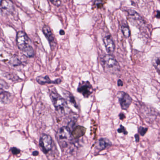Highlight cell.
Listing matches in <instances>:
<instances>
[{"instance_id": "1", "label": "cell", "mask_w": 160, "mask_h": 160, "mask_svg": "<svg viewBox=\"0 0 160 160\" xmlns=\"http://www.w3.org/2000/svg\"><path fill=\"white\" fill-rule=\"evenodd\" d=\"M17 43L18 48L24 55L28 57L34 56V51L31 45V40L23 31H19L17 36Z\"/></svg>"}, {"instance_id": "2", "label": "cell", "mask_w": 160, "mask_h": 160, "mask_svg": "<svg viewBox=\"0 0 160 160\" xmlns=\"http://www.w3.org/2000/svg\"><path fill=\"white\" fill-rule=\"evenodd\" d=\"M56 138L60 147L63 148H67L72 144L73 141L70 128L64 126L60 128L56 133Z\"/></svg>"}, {"instance_id": "3", "label": "cell", "mask_w": 160, "mask_h": 160, "mask_svg": "<svg viewBox=\"0 0 160 160\" xmlns=\"http://www.w3.org/2000/svg\"><path fill=\"white\" fill-rule=\"evenodd\" d=\"M101 64L105 71L111 73H116L120 70V66L114 57L106 55L101 59Z\"/></svg>"}, {"instance_id": "4", "label": "cell", "mask_w": 160, "mask_h": 160, "mask_svg": "<svg viewBox=\"0 0 160 160\" xmlns=\"http://www.w3.org/2000/svg\"><path fill=\"white\" fill-rule=\"evenodd\" d=\"M51 100L56 110L61 112H65L68 108L67 102L64 98L56 92L51 93Z\"/></svg>"}, {"instance_id": "5", "label": "cell", "mask_w": 160, "mask_h": 160, "mask_svg": "<svg viewBox=\"0 0 160 160\" xmlns=\"http://www.w3.org/2000/svg\"><path fill=\"white\" fill-rule=\"evenodd\" d=\"M77 92L80 93L85 98L89 97L94 92V89L89 81H82L77 87Z\"/></svg>"}, {"instance_id": "6", "label": "cell", "mask_w": 160, "mask_h": 160, "mask_svg": "<svg viewBox=\"0 0 160 160\" xmlns=\"http://www.w3.org/2000/svg\"><path fill=\"white\" fill-rule=\"evenodd\" d=\"M53 141L51 137L47 134H43L39 141V146L45 154L49 153L52 148Z\"/></svg>"}, {"instance_id": "7", "label": "cell", "mask_w": 160, "mask_h": 160, "mask_svg": "<svg viewBox=\"0 0 160 160\" xmlns=\"http://www.w3.org/2000/svg\"><path fill=\"white\" fill-rule=\"evenodd\" d=\"M117 97L122 109L127 110L130 106L132 101L130 96L125 92H120L118 93Z\"/></svg>"}, {"instance_id": "8", "label": "cell", "mask_w": 160, "mask_h": 160, "mask_svg": "<svg viewBox=\"0 0 160 160\" xmlns=\"http://www.w3.org/2000/svg\"><path fill=\"white\" fill-rule=\"evenodd\" d=\"M127 12L129 15V20L131 23H134L135 26H141L145 23L141 15H139L135 10L129 9L127 11Z\"/></svg>"}, {"instance_id": "9", "label": "cell", "mask_w": 160, "mask_h": 160, "mask_svg": "<svg viewBox=\"0 0 160 160\" xmlns=\"http://www.w3.org/2000/svg\"><path fill=\"white\" fill-rule=\"evenodd\" d=\"M43 32L49 40L51 48L54 49L56 45V41L52 31L48 26H45L43 28Z\"/></svg>"}, {"instance_id": "10", "label": "cell", "mask_w": 160, "mask_h": 160, "mask_svg": "<svg viewBox=\"0 0 160 160\" xmlns=\"http://www.w3.org/2000/svg\"><path fill=\"white\" fill-rule=\"evenodd\" d=\"M103 43L107 53L112 54L115 51V44L111 35H107L103 39Z\"/></svg>"}, {"instance_id": "11", "label": "cell", "mask_w": 160, "mask_h": 160, "mask_svg": "<svg viewBox=\"0 0 160 160\" xmlns=\"http://www.w3.org/2000/svg\"><path fill=\"white\" fill-rule=\"evenodd\" d=\"M0 6L4 12L9 14H12L15 11L14 4L11 0H2Z\"/></svg>"}, {"instance_id": "12", "label": "cell", "mask_w": 160, "mask_h": 160, "mask_svg": "<svg viewBox=\"0 0 160 160\" xmlns=\"http://www.w3.org/2000/svg\"><path fill=\"white\" fill-rule=\"evenodd\" d=\"M37 81L40 85H44L46 84H59L61 82V80L57 79L56 80H51L49 76H39L37 78Z\"/></svg>"}, {"instance_id": "13", "label": "cell", "mask_w": 160, "mask_h": 160, "mask_svg": "<svg viewBox=\"0 0 160 160\" xmlns=\"http://www.w3.org/2000/svg\"><path fill=\"white\" fill-rule=\"evenodd\" d=\"M111 145V143L107 138H101L98 142L97 148L100 151L105 149Z\"/></svg>"}, {"instance_id": "14", "label": "cell", "mask_w": 160, "mask_h": 160, "mask_svg": "<svg viewBox=\"0 0 160 160\" xmlns=\"http://www.w3.org/2000/svg\"><path fill=\"white\" fill-rule=\"evenodd\" d=\"M63 95H64V96L66 98V100L70 103H71V104L73 106H74L75 107H76V108H78V106H77V102L76 101L73 95L71 94V93L66 91L63 92Z\"/></svg>"}, {"instance_id": "15", "label": "cell", "mask_w": 160, "mask_h": 160, "mask_svg": "<svg viewBox=\"0 0 160 160\" xmlns=\"http://www.w3.org/2000/svg\"><path fill=\"white\" fill-rule=\"evenodd\" d=\"M160 56L159 55H158V56H156L154 57L153 62H152V63H153V66L157 70V72L159 74L160 73Z\"/></svg>"}, {"instance_id": "16", "label": "cell", "mask_w": 160, "mask_h": 160, "mask_svg": "<svg viewBox=\"0 0 160 160\" xmlns=\"http://www.w3.org/2000/svg\"><path fill=\"white\" fill-rule=\"evenodd\" d=\"M122 32L124 36L126 38H128L131 36L130 30L129 29L128 26H122Z\"/></svg>"}, {"instance_id": "17", "label": "cell", "mask_w": 160, "mask_h": 160, "mask_svg": "<svg viewBox=\"0 0 160 160\" xmlns=\"http://www.w3.org/2000/svg\"><path fill=\"white\" fill-rule=\"evenodd\" d=\"M9 97H10V94L8 92H4V91L0 92V99H1L3 101L8 100Z\"/></svg>"}, {"instance_id": "18", "label": "cell", "mask_w": 160, "mask_h": 160, "mask_svg": "<svg viewBox=\"0 0 160 160\" xmlns=\"http://www.w3.org/2000/svg\"><path fill=\"white\" fill-rule=\"evenodd\" d=\"M9 87V86L7 83L2 79H0V90L8 89Z\"/></svg>"}, {"instance_id": "19", "label": "cell", "mask_w": 160, "mask_h": 160, "mask_svg": "<svg viewBox=\"0 0 160 160\" xmlns=\"http://www.w3.org/2000/svg\"><path fill=\"white\" fill-rule=\"evenodd\" d=\"M10 63L13 66H18V65H20L21 62L16 57H15L12 58L10 61Z\"/></svg>"}, {"instance_id": "20", "label": "cell", "mask_w": 160, "mask_h": 160, "mask_svg": "<svg viewBox=\"0 0 160 160\" xmlns=\"http://www.w3.org/2000/svg\"><path fill=\"white\" fill-rule=\"evenodd\" d=\"M148 128L142 127V126H141L138 128V132H139V134H141V135L142 136H143L146 134V133L148 131Z\"/></svg>"}, {"instance_id": "21", "label": "cell", "mask_w": 160, "mask_h": 160, "mask_svg": "<svg viewBox=\"0 0 160 160\" xmlns=\"http://www.w3.org/2000/svg\"><path fill=\"white\" fill-rule=\"evenodd\" d=\"M117 131L118 133H123L124 135H127L128 134V132L125 127L122 125H120V127L118 129Z\"/></svg>"}, {"instance_id": "22", "label": "cell", "mask_w": 160, "mask_h": 160, "mask_svg": "<svg viewBox=\"0 0 160 160\" xmlns=\"http://www.w3.org/2000/svg\"><path fill=\"white\" fill-rule=\"evenodd\" d=\"M53 5L56 7H59L61 4V2L60 0H49Z\"/></svg>"}, {"instance_id": "23", "label": "cell", "mask_w": 160, "mask_h": 160, "mask_svg": "<svg viewBox=\"0 0 160 160\" xmlns=\"http://www.w3.org/2000/svg\"><path fill=\"white\" fill-rule=\"evenodd\" d=\"M11 151H12V153L13 155H17L18 154H19L20 151L19 149L17 148H12L11 149Z\"/></svg>"}, {"instance_id": "24", "label": "cell", "mask_w": 160, "mask_h": 160, "mask_svg": "<svg viewBox=\"0 0 160 160\" xmlns=\"http://www.w3.org/2000/svg\"><path fill=\"white\" fill-rule=\"evenodd\" d=\"M95 1L98 7L100 8L101 6H102V0H96Z\"/></svg>"}, {"instance_id": "25", "label": "cell", "mask_w": 160, "mask_h": 160, "mask_svg": "<svg viewBox=\"0 0 160 160\" xmlns=\"http://www.w3.org/2000/svg\"><path fill=\"white\" fill-rule=\"evenodd\" d=\"M119 117H120V119L121 120H123V119L125 118V115H124V114L123 113H120V114L119 115Z\"/></svg>"}, {"instance_id": "26", "label": "cell", "mask_w": 160, "mask_h": 160, "mask_svg": "<svg viewBox=\"0 0 160 160\" xmlns=\"http://www.w3.org/2000/svg\"><path fill=\"white\" fill-rule=\"evenodd\" d=\"M117 85L119 87H122L123 86V81L121 80H118L117 82Z\"/></svg>"}, {"instance_id": "27", "label": "cell", "mask_w": 160, "mask_h": 160, "mask_svg": "<svg viewBox=\"0 0 160 160\" xmlns=\"http://www.w3.org/2000/svg\"><path fill=\"white\" fill-rule=\"evenodd\" d=\"M135 138L136 141V142L139 141V136H138V134H136L135 135Z\"/></svg>"}, {"instance_id": "28", "label": "cell", "mask_w": 160, "mask_h": 160, "mask_svg": "<svg viewBox=\"0 0 160 160\" xmlns=\"http://www.w3.org/2000/svg\"><path fill=\"white\" fill-rule=\"evenodd\" d=\"M38 154L39 152L37 151H34V152H33V153H32V155H33L34 156H37V155H38Z\"/></svg>"}, {"instance_id": "29", "label": "cell", "mask_w": 160, "mask_h": 160, "mask_svg": "<svg viewBox=\"0 0 160 160\" xmlns=\"http://www.w3.org/2000/svg\"><path fill=\"white\" fill-rule=\"evenodd\" d=\"M65 34V32L63 30H61L60 31V34L61 35H63Z\"/></svg>"}, {"instance_id": "30", "label": "cell", "mask_w": 160, "mask_h": 160, "mask_svg": "<svg viewBox=\"0 0 160 160\" xmlns=\"http://www.w3.org/2000/svg\"><path fill=\"white\" fill-rule=\"evenodd\" d=\"M156 17L157 18H158V19H159L160 18V12H159V11H157V12H156Z\"/></svg>"}]
</instances>
